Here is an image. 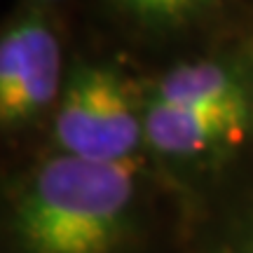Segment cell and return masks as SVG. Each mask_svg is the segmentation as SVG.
<instances>
[{
  "label": "cell",
  "mask_w": 253,
  "mask_h": 253,
  "mask_svg": "<svg viewBox=\"0 0 253 253\" xmlns=\"http://www.w3.org/2000/svg\"><path fill=\"white\" fill-rule=\"evenodd\" d=\"M61 42L47 7L28 5L0 33V125L17 134L54 113L66 84Z\"/></svg>",
  "instance_id": "cell-3"
},
{
  "label": "cell",
  "mask_w": 253,
  "mask_h": 253,
  "mask_svg": "<svg viewBox=\"0 0 253 253\" xmlns=\"http://www.w3.org/2000/svg\"><path fill=\"white\" fill-rule=\"evenodd\" d=\"M251 125L242 120L153 106L145 101V148L169 160H199L237 143Z\"/></svg>",
  "instance_id": "cell-5"
},
{
  "label": "cell",
  "mask_w": 253,
  "mask_h": 253,
  "mask_svg": "<svg viewBox=\"0 0 253 253\" xmlns=\"http://www.w3.org/2000/svg\"><path fill=\"white\" fill-rule=\"evenodd\" d=\"M223 253H253V223L244 225V230L237 235V239H230Z\"/></svg>",
  "instance_id": "cell-7"
},
{
  "label": "cell",
  "mask_w": 253,
  "mask_h": 253,
  "mask_svg": "<svg viewBox=\"0 0 253 253\" xmlns=\"http://www.w3.org/2000/svg\"><path fill=\"white\" fill-rule=\"evenodd\" d=\"M56 153L91 162H126L145 148V96L103 61H78L54 108Z\"/></svg>",
  "instance_id": "cell-2"
},
{
  "label": "cell",
  "mask_w": 253,
  "mask_h": 253,
  "mask_svg": "<svg viewBox=\"0 0 253 253\" xmlns=\"http://www.w3.org/2000/svg\"><path fill=\"white\" fill-rule=\"evenodd\" d=\"M242 61H244V66H246V71H249V78H251V82H253V38L246 42V47L242 49Z\"/></svg>",
  "instance_id": "cell-8"
},
{
  "label": "cell",
  "mask_w": 253,
  "mask_h": 253,
  "mask_svg": "<svg viewBox=\"0 0 253 253\" xmlns=\"http://www.w3.org/2000/svg\"><path fill=\"white\" fill-rule=\"evenodd\" d=\"M141 162L61 153L45 160L12 199L14 253H125L134 237Z\"/></svg>",
  "instance_id": "cell-1"
},
{
  "label": "cell",
  "mask_w": 253,
  "mask_h": 253,
  "mask_svg": "<svg viewBox=\"0 0 253 253\" xmlns=\"http://www.w3.org/2000/svg\"><path fill=\"white\" fill-rule=\"evenodd\" d=\"M145 101L153 106L213 113L253 125V82L242 56L192 59L160 75Z\"/></svg>",
  "instance_id": "cell-4"
},
{
  "label": "cell",
  "mask_w": 253,
  "mask_h": 253,
  "mask_svg": "<svg viewBox=\"0 0 253 253\" xmlns=\"http://www.w3.org/2000/svg\"><path fill=\"white\" fill-rule=\"evenodd\" d=\"M24 2H28V5H38V7H49V5H54V2H59V0H24Z\"/></svg>",
  "instance_id": "cell-9"
},
{
  "label": "cell",
  "mask_w": 253,
  "mask_h": 253,
  "mask_svg": "<svg viewBox=\"0 0 253 253\" xmlns=\"http://www.w3.org/2000/svg\"><path fill=\"white\" fill-rule=\"evenodd\" d=\"M101 5L136 36L167 38L202 24L218 9L220 0H101Z\"/></svg>",
  "instance_id": "cell-6"
}]
</instances>
